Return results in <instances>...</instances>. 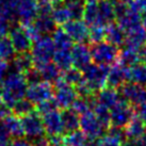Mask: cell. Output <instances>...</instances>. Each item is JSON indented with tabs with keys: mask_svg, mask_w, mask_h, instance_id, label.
<instances>
[{
	"mask_svg": "<svg viewBox=\"0 0 146 146\" xmlns=\"http://www.w3.org/2000/svg\"><path fill=\"white\" fill-rule=\"evenodd\" d=\"M98 8H99V12H100L102 19L107 26L111 24L112 21L116 17L115 5L111 0H102V2L98 3Z\"/></svg>",
	"mask_w": 146,
	"mask_h": 146,
	"instance_id": "cell-34",
	"label": "cell"
},
{
	"mask_svg": "<svg viewBox=\"0 0 146 146\" xmlns=\"http://www.w3.org/2000/svg\"><path fill=\"white\" fill-rule=\"evenodd\" d=\"M138 142H139V146H146V133L141 139H139Z\"/></svg>",
	"mask_w": 146,
	"mask_h": 146,
	"instance_id": "cell-55",
	"label": "cell"
},
{
	"mask_svg": "<svg viewBox=\"0 0 146 146\" xmlns=\"http://www.w3.org/2000/svg\"><path fill=\"white\" fill-rule=\"evenodd\" d=\"M60 146H65V145H60Z\"/></svg>",
	"mask_w": 146,
	"mask_h": 146,
	"instance_id": "cell-61",
	"label": "cell"
},
{
	"mask_svg": "<svg viewBox=\"0 0 146 146\" xmlns=\"http://www.w3.org/2000/svg\"><path fill=\"white\" fill-rule=\"evenodd\" d=\"M110 114H111V126L119 128H125L127 124L134 116L131 105L124 99H122L117 105H115L110 110Z\"/></svg>",
	"mask_w": 146,
	"mask_h": 146,
	"instance_id": "cell-9",
	"label": "cell"
},
{
	"mask_svg": "<svg viewBox=\"0 0 146 146\" xmlns=\"http://www.w3.org/2000/svg\"><path fill=\"white\" fill-rule=\"evenodd\" d=\"M15 49L9 37H3L0 40V56L4 61H9L10 59H14Z\"/></svg>",
	"mask_w": 146,
	"mask_h": 146,
	"instance_id": "cell-39",
	"label": "cell"
},
{
	"mask_svg": "<svg viewBox=\"0 0 146 146\" xmlns=\"http://www.w3.org/2000/svg\"><path fill=\"white\" fill-rule=\"evenodd\" d=\"M3 104V96H2V84H0V105Z\"/></svg>",
	"mask_w": 146,
	"mask_h": 146,
	"instance_id": "cell-58",
	"label": "cell"
},
{
	"mask_svg": "<svg viewBox=\"0 0 146 146\" xmlns=\"http://www.w3.org/2000/svg\"><path fill=\"white\" fill-rule=\"evenodd\" d=\"M54 90L51 82L45 80H36L29 82L26 98L29 99L33 105H40L45 102L51 100L53 98Z\"/></svg>",
	"mask_w": 146,
	"mask_h": 146,
	"instance_id": "cell-4",
	"label": "cell"
},
{
	"mask_svg": "<svg viewBox=\"0 0 146 146\" xmlns=\"http://www.w3.org/2000/svg\"><path fill=\"white\" fill-rule=\"evenodd\" d=\"M77 89L74 85L68 84L61 77L56 81V90L53 94V100L58 108L69 109L72 108L74 102L78 97Z\"/></svg>",
	"mask_w": 146,
	"mask_h": 146,
	"instance_id": "cell-5",
	"label": "cell"
},
{
	"mask_svg": "<svg viewBox=\"0 0 146 146\" xmlns=\"http://www.w3.org/2000/svg\"><path fill=\"white\" fill-rule=\"evenodd\" d=\"M1 60H2V59H1V56H0V61H1Z\"/></svg>",
	"mask_w": 146,
	"mask_h": 146,
	"instance_id": "cell-60",
	"label": "cell"
},
{
	"mask_svg": "<svg viewBox=\"0 0 146 146\" xmlns=\"http://www.w3.org/2000/svg\"><path fill=\"white\" fill-rule=\"evenodd\" d=\"M52 62L57 65L60 70H67L73 67V59H72V51L70 49H56L53 54Z\"/></svg>",
	"mask_w": 146,
	"mask_h": 146,
	"instance_id": "cell-27",
	"label": "cell"
},
{
	"mask_svg": "<svg viewBox=\"0 0 146 146\" xmlns=\"http://www.w3.org/2000/svg\"><path fill=\"white\" fill-rule=\"evenodd\" d=\"M128 7L138 14H146V0H130Z\"/></svg>",
	"mask_w": 146,
	"mask_h": 146,
	"instance_id": "cell-43",
	"label": "cell"
},
{
	"mask_svg": "<svg viewBox=\"0 0 146 146\" xmlns=\"http://www.w3.org/2000/svg\"><path fill=\"white\" fill-rule=\"evenodd\" d=\"M47 1H48V2H50L52 5H56V4H60L62 1H64V0H47Z\"/></svg>",
	"mask_w": 146,
	"mask_h": 146,
	"instance_id": "cell-57",
	"label": "cell"
},
{
	"mask_svg": "<svg viewBox=\"0 0 146 146\" xmlns=\"http://www.w3.org/2000/svg\"><path fill=\"white\" fill-rule=\"evenodd\" d=\"M4 129L7 130L10 137H13L15 139L21 138L24 135V130H23V125H21V119L17 117V115L10 114L9 116L0 121Z\"/></svg>",
	"mask_w": 146,
	"mask_h": 146,
	"instance_id": "cell-22",
	"label": "cell"
},
{
	"mask_svg": "<svg viewBox=\"0 0 146 146\" xmlns=\"http://www.w3.org/2000/svg\"><path fill=\"white\" fill-rule=\"evenodd\" d=\"M30 51L34 66H40L51 62L56 52V46L52 37L49 35H42L38 40L33 42Z\"/></svg>",
	"mask_w": 146,
	"mask_h": 146,
	"instance_id": "cell-2",
	"label": "cell"
},
{
	"mask_svg": "<svg viewBox=\"0 0 146 146\" xmlns=\"http://www.w3.org/2000/svg\"><path fill=\"white\" fill-rule=\"evenodd\" d=\"M106 38V27H92L90 28V35H89V41L92 44H97L104 41Z\"/></svg>",
	"mask_w": 146,
	"mask_h": 146,
	"instance_id": "cell-41",
	"label": "cell"
},
{
	"mask_svg": "<svg viewBox=\"0 0 146 146\" xmlns=\"http://www.w3.org/2000/svg\"><path fill=\"white\" fill-rule=\"evenodd\" d=\"M64 4L69 9L74 19L82 18L84 12V0H64Z\"/></svg>",
	"mask_w": 146,
	"mask_h": 146,
	"instance_id": "cell-38",
	"label": "cell"
},
{
	"mask_svg": "<svg viewBox=\"0 0 146 146\" xmlns=\"http://www.w3.org/2000/svg\"><path fill=\"white\" fill-rule=\"evenodd\" d=\"M33 24L42 35H47L48 33L54 31L56 24L51 17V14H48V13H38Z\"/></svg>",
	"mask_w": 146,
	"mask_h": 146,
	"instance_id": "cell-26",
	"label": "cell"
},
{
	"mask_svg": "<svg viewBox=\"0 0 146 146\" xmlns=\"http://www.w3.org/2000/svg\"><path fill=\"white\" fill-rule=\"evenodd\" d=\"M51 17H52L54 24L58 26H64L69 21L74 19L69 9L65 4H58L51 11Z\"/></svg>",
	"mask_w": 146,
	"mask_h": 146,
	"instance_id": "cell-31",
	"label": "cell"
},
{
	"mask_svg": "<svg viewBox=\"0 0 146 146\" xmlns=\"http://www.w3.org/2000/svg\"><path fill=\"white\" fill-rule=\"evenodd\" d=\"M127 79V67L122 65L121 63L112 65L109 67V73H108V81L107 85L109 88L117 89L122 88L125 84V81Z\"/></svg>",
	"mask_w": 146,
	"mask_h": 146,
	"instance_id": "cell-17",
	"label": "cell"
},
{
	"mask_svg": "<svg viewBox=\"0 0 146 146\" xmlns=\"http://www.w3.org/2000/svg\"><path fill=\"white\" fill-rule=\"evenodd\" d=\"M11 108H9L8 106H5L4 104L0 105V121H2L4 118L9 116L11 114Z\"/></svg>",
	"mask_w": 146,
	"mask_h": 146,
	"instance_id": "cell-49",
	"label": "cell"
},
{
	"mask_svg": "<svg viewBox=\"0 0 146 146\" xmlns=\"http://www.w3.org/2000/svg\"><path fill=\"white\" fill-rule=\"evenodd\" d=\"M21 125L24 130V135L29 140H38L43 138L45 133L44 124L42 116L37 112L25 115L21 117Z\"/></svg>",
	"mask_w": 146,
	"mask_h": 146,
	"instance_id": "cell-7",
	"label": "cell"
},
{
	"mask_svg": "<svg viewBox=\"0 0 146 146\" xmlns=\"http://www.w3.org/2000/svg\"><path fill=\"white\" fill-rule=\"evenodd\" d=\"M9 144H10V135L0 122V146H9Z\"/></svg>",
	"mask_w": 146,
	"mask_h": 146,
	"instance_id": "cell-45",
	"label": "cell"
},
{
	"mask_svg": "<svg viewBox=\"0 0 146 146\" xmlns=\"http://www.w3.org/2000/svg\"><path fill=\"white\" fill-rule=\"evenodd\" d=\"M62 119H63V126L64 131L72 132L80 128V115L76 113L74 110L66 109L62 112Z\"/></svg>",
	"mask_w": 146,
	"mask_h": 146,
	"instance_id": "cell-28",
	"label": "cell"
},
{
	"mask_svg": "<svg viewBox=\"0 0 146 146\" xmlns=\"http://www.w3.org/2000/svg\"><path fill=\"white\" fill-rule=\"evenodd\" d=\"M106 40L110 44L119 47L125 44L126 42V32L118 25L109 24L106 27Z\"/></svg>",
	"mask_w": 146,
	"mask_h": 146,
	"instance_id": "cell-21",
	"label": "cell"
},
{
	"mask_svg": "<svg viewBox=\"0 0 146 146\" xmlns=\"http://www.w3.org/2000/svg\"><path fill=\"white\" fill-rule=\"evenodd\" d=\"M13 67L18 73L27 75L34 67L32 58L27 53H19L17 57H14L13 59Z\"/></svg>",
	"mask_w": 146,
	"mask_h": 146,
	"instance_id": "cell-30",
	"label": "cell"
},
{
	"mask_svg": "<svg viewBox=\"0 0 146 146\" xmlns=\"http://www.w3.org/2000/svg\"><path fill=\"white\" fill-rule=\"evenodd\" d=\"M121 100H122L121 99V95L117 93L116 89L109 88V86L100 90L98 92L97 99H96V102L98 104H100V105L109 108L110 110L112 109L115 105H117Z\"/></svg>",
	"mask_w": 146,
	"mask_h": 146,
	"instance_id": "cell-20",
	"label": "cell"
},
{
	"mask_svg": "<svg viewBox=\"0 0 146 146\" xmlns=\"http://www.w3.org/2000/svg\"><path fill=\"white\" fill-rule=\"evenodd\" d=\"M138 116L142 119V122L146 125V102L139 107Z\"/></svg>",
	"mask_w": 146,
	"mask_h": 146,
	"instance_id": "cell-50",
	"label": "cell"
},
{
	"mask_svg": "<svg viewBox=\"0 0 146 146\" xmlns=\"http://www.w3.org/2000/svg\"><path fill=\"white\" fill-rule=\"evenodd\" d=\"M17 0H0V19L12 21L16 16Z\"/></svg>",
	"mask_w": 146,
	"mask_h": 146,
	"instance_id": "cell-32",
	"label": "cell"
},
{
	"mask_svg": "<svg viewBox=\"0 0 146 146\" xmlns=\"http://www.w3.org/2000/svg\"><path fill=\"white\" fill-rule=\"evenodd\" d=\"M62 140H63V145L65 146H88L90 141V139L81 130L67 132L62 138Z\"/></svg>",
	"mask_w": 146,
	"mask_h": 146,
	"instance_id": "cell-29",
	"label": "cell"
},
{
	"mask_svg": "<svg viewBox=\"0 0 146 146\" xmlns=\"http://www.w3.org/2000/svg\"><path fill=\"white\" fill-rule=\"evenodd\" d=\"M122 143L123 141L109 133L102 138L98 139V146H122Z\"/></svg>",
	"mask_w": 146,
	"mask_h": 146,
	"instance_id": "cell-42",
	"label": "cell"
},
{
	"mask_svg": "<svg viewBox=\"0 0 146 146\" xmlns=\"http://www.w3.org/2000/svg\"><path fill=\"white\" fill-rule=\"evenodd\" d=\"M29 80L25 74L18 73L16 70L7 75L2 82V96L3 104L12 109L17 102L24 99L27 93Z\"/></svg>",
	"mask_w": 146,
	"mask_h": 146,
	"instance_id": "cell-1",
	"label": "cell"
},
{
	"mask_svg": "<svg viewBox=\"0 0 146 146\" xmlns=\"http://www.w3.org/2000/svg\"><path fill=\"white\" fill-rule=\"evenodd\" d=\"M121 96L131 106L140 107L146 102V89L133 82L125 83L121 88Z\"/></svg>",
	"mask_w": 146,
	"mask_h": 146,
	"instance_id": "cell-10",
	"label": "cell"
},
{
	"mask_svg": "<svg viewBox=\"0 0 146 146\" xmlns=\"http://www.w3.org/2000/svg\"><path fill=\"white\" fill-rule=\"evenodd\" d=\"M45 132L49 137H60L64 132V126L62 119V112L58 109H53L50 112L42 115Z\"/></svg>",
	"mask_w": 146,
	"mask_h": 146,
	"instance_id": "cell-12",
	"label": "cell"
},
{
	"mask_svg": "<svg viewBox=\"0 0 146 146\" xmlns=\"http://www.w3.org/2000/svg\"><path fill=\"white\" fill-rule=\"evenodd\" d=\"M9 38L12 42L15 51L18 53H27V51H29L32 47L33 41L21 26L10 30Z\"/></svg>",
	"mask_w": 146,
	"mask_h": 146,
	"instance_id": "cell-15",
	"label": "cell"
},
{
	"mask_svg": "<svg viewBox=\"0 0 146 146\" xmlns=\"http://www.w3.org/2000/svg\"><path fill=\"white\" fill-rule=\"evenodd\" d=\"M102 0H84V2H86L88 4H93V3H99L102 2Z\"/></svg>",
	"mask_w": 146,
	"mask_h": 146,
	"instance_id": "cell-56",
	"label": "cell"
},
{
	"mask_svg": "<svg viewBox=\"0 0 146 146\" xmlns=\"http://www.w3.org/2000/svg\"><path fill=\"white\" fill-rule=\"evenodd\" d=\"M83 21H85V24L89 26L90 28L92 27H107V25L105 24V21L102 19L100 12H99V8H98V3H93V4H88L85 5L84 12L82 15Z\"/></svg>",
	"mask_w": 146,
	"mask_h": 146,
	"instance_id": "cell-18",
	"label": "cell"
},
{
	"mask_svg": "<svg viewBox=\"0 0 146 146\" xmlns=\"http://www.w3.org/2000/svg\"><path fill=\"white\" fill-rule=\"evenodd\" d=\"M33 145L34 146H52V144H51L50 141L47 140V139L41 138V139H38V140H36Z\"/></svg>",
	"mask_w": 146,
	"mask_h": 146,
	"instance_id": "cell-51",
	"label": "cell"
},
{
	"mask_svg": "<svg viewBox=\"0 0 146 146\" xmlns=\"http://www.w3.org/2000/svg\"><path fill=\"white\" fill-rule=\"evenodd\" d=\"M94 63L110 66L118 59V49L116 46L110 44L109 42H100L94 44L91 48Z\"/></svg>",
	"mask_w": 146,
	"mask_h": 146,
	"instance_id": "cell-6",
	"label": "cell"
},
{
	"mask_svg": "<svg viewBox=\"0 0 146 146\" xmlns=\"http://www.w3.org/2000/svg\"><path fill=\"white\" fill-rule=\"evenodd\" d=\"M35 70L38 74V77L41 80H45V81H57L60 76V69L57 67V65L53 62H49L46 64L40 65V66H34Z\"/></svg>",
	"mask_w": 146,
	"mask_h": 146,
	"instance_id": "cell-23",
	"label": "cell"
},
{
	"mask_svg": "<svg viewBox=\"0 0 146 146\" xmlns=\"http://www.w3.org/2000/svg\"><path fill=\"white\" fill-rule=\"evenodd\" d=\"M109 66L100 64H91L83 70V82L92 92L105 89L108 81Z\"/></svg>",
	"mask_w": 146,
	"mask_h": 146,
	"instance_id": "cell-3",
	"label": "cell"
},
{
	"mask_svg": "<svg viewBox=\"0 0 146 146\" xmlns=\"http://www.w3.org/2000/svg\"><path fill=\"white\" fill-rule=\"evenodd\" d=\"M127 79L140 85L146 84V64L137 63L130 67H127Z\"/></svg>",
	"mask_w": 146,
	"mask_h": 146,
	"instance_id": "cell-25",
	"label": "cell"
},
{
	"mask_svg": "<svg viewBox=\"0 0 146 146\" xmlns=\"http://www.w3.org/2000/svg\"><path fill=\"white\" fill-rule=\"evenodd\" d=\"M122 146H139L138 140H126L122 143Z\"/></svg>",
	"mask_w": 146,
	"mask_h": 146,
	"instance_id": "cell-52",
	"label": "cell"
},
{
	"mask_svg": "<svg viewBox=\"0 0 146 146\" xmlns=\"http://www.w3.org/2000/svg\"><path fill=\"white\" fill-rule=\"evenodd\" d=\"M12 110L14 114L17 116H25L33 112V104L29 99H21L19 102H17L15 105L12 107Z\"/></svg>",
	"mask_w": 146,
	"mask_h": 146,
	"instance_id": "cell-40",
	"label": "cell"
},
{
	"mask_svg": "<svg viewBox=\"0 0 146 146\" xmlns=\"http://www.w3.org/2000/svg\"><path fill=\"white\" fill-rule=\"evenodd\" d=\"M61 78L65 82H67L68 84L74 85L76 88L83 80V74L81 73L80 69L72 67V68L65 70L64 73H63V75L61 76Z\"/></svg>",
	"mask_w": 146,
	"mask_h": 146,
	"instance_id": "cell-36",
	"label": "cell"
},
{
	"mask_svg": "<svg viewBox=\"0 0 146 146\" xmlns=\"http://www.w3.org/2000/svg\"><path fill=\"white\" fill-rule=\"evenodd\" d=\"M63 29L75 43H84L86 40H89L90 27L85 24L84 21L72 19L63 26Z\"/></svg>",
	"mask_w": 146,
	"mask_h": 146,
	"instance_id": "cell-13",
	"label": "cell"
},
{
	"mask_svg": "<svg viewBox=\"0 0 146 146\" xmlns=\"http://www.w3.org/2000/svg\"><path fill=\"white\" fill-rule=\"evenodd\" d=\"M72 51V59H73V66L75 68L80 70H84L88 66L92 64L93 58L91 49L83 43H77L73 45L70 49Z\"/></svg>",
	"mask_w": 146,
	"mask_h": 146,
	"instance_id": "cell-14",
	"label": "cell"
},
{
	"mask_svg": "<svg viewBox=\"0 0 146 146\" xmlns=\"http://www.w3.org/2000/svg\"><path fill=\"white\" fill-rule=\"evenodd\" d=\"M9 72V63L8 61L1 60L0 61V84H2L4 78L7 77Z\"/></svg>",
	"mask_w": 146,
	"mask_h": 146,
	"instance_id": "cell-46",
	"label": "cell"
},
{
	"mask_svg": "<svg viewBox=\"0 0 146 146\" xmlns=\"http://www.w3.org/2000/svg\"><path fill=\"white\" fill-rule=\"evenodd\" d=\"M40 13V0H17L16 16L21 24L33 23Z\"/></svg>",
	"mask_w": 146,
	"mask_h": 146,
	"instance_id": "cell-11",
	"label": "cell"
},
{
	"mask_svg": "<svg viewBox=\"0 0 146 146\" xmlns=\"http://www.w3.org/2000/svg\"><path fill=\"white\" fill-rule=\"evenodd\" d=\"M52 40L56 49H72L73 43L72 38L65 32L64 29H57L52 32Z\"/></svg>",
	"mask_w": 146,
	"mask_h": 146,
	"instance_id": "cell-33",
	"label": "cell"
},
{
	"mask_svg": "<svg viewBox=\"0 0 146 146\" xmlns=\"http://www.w3.org/2000/svg\"><path fill=\"white\" fill-rule=\"evenodd\" d=\"M126 46L141 49L146 45V29L142 24H139L126 31Z\"/></svg>",
	"mask_w": 146,
	"mask_h": 146,
	"instance_id": "cell-16",
	"label": "cell"
},
{
	"mask_svg": "<svg viewBox=\"0 0 146 146\" xmlns=\"http://www.w3.org/2000/svg\"><path fill=\"white\" fill-rule=\"evenodd\" d=\"M94 104H95V102H93V99L90 97V96L89 97L80 96V97H77V99L74 102L70 109L74 110L79 115H82V114L91 111V109H93Z\"/></svg>",
	"mask_w": 146,
	"mask_h": 146,
	"instance_id": "cell-35",
	"label": "cell"
},
{
	"mask_svg": "<svg viewBox=\"0 0 146 146\" xmlns=\"http://www.w3.org/2000/svg\"><path fill=\"white\" fill-rule=\"evenodd\" d=\"M93 112L105 127H109L111 125V114L109 108L95 102L93 106Z\"/></svg>",
	"mask_w": 146,
	"mask_h": 146,
	"instance_id": "cell-37",
	"label": "cell"
},
{
	"mask_svg": "<svg viewBox=\"0 0 146 146\" xmlns=\"http://www.w3.org/2000/svg\"><path fill=\"white\" fill-rule=\"evenodd\" d=\"M141 61L142 63L146 64V45L141 49Z\"/></svg>",
	"mask_w": 146,
	"mask_h": 146,
	"instance_id": "cell-54",
	"label": "cell"
},
{
	"mask_svg": "<svg viewBox=\"0 0 146 146\" xmlns=\"http://www.w3.org/2000/svg\"><path fill=\"white\" fill-rule=\"evenodd\" d=\"M125 135L129 140H139L146 133V125L142 119L134 115L125 127Z\"/></svg>",
	"mask_w": 146,
	"mask_h": 146,
	"instance_id": "cell-19",
	"label": "cell"
},
{
	"mask_svg": "<svg viewBox=\"0 0 146 146\" xmlns=\"http://www.w3.org/2000/svg\"><path fill=\"white\" fill-rule=\"evenodd\" d=\"M117 60L118 63L126 67H130L141 61V50L126 46L122 51H119Z\"/></svg>",
	"mask_w": 146,
	"mask_h": 146,
	"instance_id": "cell-24",
	"label": "cell"
},
{
	"mask_svg": "<svg viewBox=\"0 0 146 146\" xmlns=\"http://www.w3.org/2000/svg\"><path fill=\"white\" fill-rule=\"evenodd\" d=\"M105 128L106 127L100 123L93 111H89L80 115V129L89 139H100Z\"/></svg>",
	"mask_w": 146,
	"mask_h": 146,
	"instance_id": "cell-8",
	"label": "cell"
},
{
	"mask_svg": "<svg viewBox=\"0 0 146 146\" xmlns=\"http://www.w3.org/2000/svg\"><path fill=\"white\" fill-rule=\"evenodd\" d=\"M9 33H10V23L0 19V40L7 37Z\"/></svg>",
	"mask_w": 146,
	"mask_h": 146,
	"instance_id": "cell-47",
	"label": "cell"
},
{
	"mask_svg": "<svg viewBox=\"0 0 146 146\" xmlns=\"http://www.w3.org/2000/svg\"><path fill=\"white\" fill-rule=\"evenodd\" d=\"M114 3V5H121V4H126L128 5L130 2V0H111Z\"/></svg>",
	"mask_w": 146,
	"mask_h": 146,
	"instance_id": "cell-53",
	"label": "cell"
},
{
	"mask_svg": "<svg viewBox=\"0 0 146 146\" xmlns=\"http://www.w3.org/2000/svg\"><path fill=\"white\" fill-rule=\"evenodd\" d=\"M142 25H143V27L146 29V14H144V16H143V18H142Z\"/></svg>",
	"mask_w": 146,
	"mask_h": 146,
	"instance_id": "cell-59",
	"label": "cell"
},
{
	"mask_svg": "<svg viewBox=\"0 0 146 146\" xmlns=\"http://www.w3.org/2000/svg\"><path fill=\"white\" fill-rule=\"evenodd\" d=\"M9 146H34V145L29 140L18 138V139H14L12 142H10Z\"/></svg>",
	"mask_w": 146,
	"mask_h": 146,
	"instance_id": "cell-48",
	"label": "cell"
},
{
	"mask_svg": "<svg viewBox=\"0 0 146 146\" xmlns=\"http://www.w3.org/2000/svg\"><path fill=\"white\" fill-rule=\"evenodd\" d=\"M58 107L56 105V102L53 100V98L51 100H48V102H45L43 104H40V105H37V108H36V112L40 115H44L45 113H47V112H50L51 110L53 109H57Z\"/></svg>",
	"mask_w": 146,
	"mask_h": 146,
	"instance_id": "cell-44",
	"label": "cell"
}]
</instances>
